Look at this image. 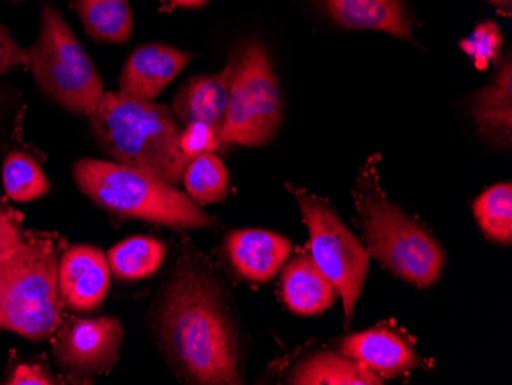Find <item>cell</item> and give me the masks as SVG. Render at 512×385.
Wrapping results in <instances>:
<instances>
[{"label": "cell", "instance_id": "6da1fadb", "mask_svg": "<svg viewBox=\"0 0 512 385\" xmlns=\"http://www.w3.org/2000/svg\"><path fill=\"white\" fill-rule=\"evenodd\" d=\"M158 332L184 381L243 384L237 332L220 287L206 272L178 270L161 301Z\"/></svg>", "mask_w": 512, "mask_h": 385}, {"label": "cell", "instance_id": "7a4b0ae2", "mask_svg": "<svg viewBox=\"0 0 512 385\" xmlns=\"http://www.w3.org/2000/svg\"><path fill=\"white\" fill-rule=\"evenodd\" d=\"M92 135L115 162L143 169L180 186L188 160L180 149V123L154 100L105 93L89 117Z\"/></svg>", "mask_w": 512, "mask_h": 385}, {"label": "cell", "instance_id": "3957f363", "mask_svg": "<svg viewBox=\"0 0 512 385\" xmlns=\"http://www.w3.org/2000/svg\"><path fill=\"white\" fill-rule=\"evenodd\" d=\"M73 177L86 197L123 217L172 229H204L215 221L177 186L143 169L82 158L74 165Z\"/></svg>", "mask_w": 512, "mask_h": 385}, {"label": "cell", "instance_id": "277c9868", "mask_svg": "<svg viewBox=\"0 0 512 385\" xmlns=\"http://www.w3.org/2000/svg\"><path fill=\"white\" fill-rule=\"evenodd\" d=\"M59 252L51 238L34 237L0 261V329L43 341L62 324Z\"/></svg>", "mask_w": 512, "mask_h": 385}, {"label": "cell", "instance_id": "5b68a950", "mask_svg": "<svg viewBox=\"0 0 512 385\" xmlns=\"http://www.w3.org/2000/svg\"><path fill=\"white\" fill-rule=\"evenodd\" d=\"M373 174L365 172L355 192L368 255L413 286H433L444 270V249L436 238L387 200Z\"/></svg>", "mask_w": 512, "mask_h": 385}, {"label": "cell", "instance_id": "8992f818", "mask_svg": "<svg viewBox=\"0 0 512 385\" xmlns=\"http://www.w3.org/2000/svg\"><path fill=\"white\" fill-rule=\"evenodd\" d=\"M27 56L46 96L76 116H92L105 94L102 77L65 17L51 5L43 7L39 37Z\"/></svg>", "mask_w": 512, "mask_h": 385}, {"label": "cell", "instance_id": "52a82bcc", "mask_svg": "<svg viewBox=\"0 0 512 385\" xmlns=\"http://www.w3.org/2000/svg\"><path fill=\"white\" fill-rule=\"evenodd\" d=\"M281 122L283 97L272 59L260 42L247 43L232 59L229 103L220 128L221 145H269Z\"/></svg>", "mask_w": 512, "mask_h": 385}, {"label": "cell", "instance_id": "ba28073f", "mask_svg": "<svg viewBox=\"0 0 512 385\" xmlns=\"http://www.w3.org/2000/svg\"><path fill=\"white\" fill-rule=\"evenodd\" d=\"M293 195L310 232V255L325 277L335 284L348 326L367 280L370 255L325 201L299 189Z\"/></svg>", "mask_w": 512, "mask_h": 385}, {"label": "cell", "instance_id": "9c48e42d", "mask_svg": "<svg viewBox=\"0 0 512 385\" xmlns=\"http://www.w3.org/2000/svg\"><path fill=\"white\" fill-rule=\"evenodd\" d=\"M122 321L115 316L71 318L60 324L53 353L59 366L77 378H92L111 372L119 361L125 336Z\"/></svg>", "mask_w": 512, "mask_h": 385}, {"label": "cell", "instance_id": "30bf717a", "mask_svg": "<svg viewBox=\"0 0 512 385\" xmlns=\"http://www.w3.org/2000/svg\"><path fill=\"white\" fill-rule=\"evenodd\" d=\"M108 257L99 247L74 246L59 258V290L63 304L76 312L102 306L109 292Z\"/></svg>", "mask_w": 512, "mask_h": 385}, {"label": "cell", "instance_id": "8fae6325", "mask_svg": "<svg viewBox=\"0 0 512 385\" xmlns=\"http://www.w3.org/2000/svg\"><path fill=\"white\" fill-rule=\"evenodd\" d=\"M191 60V54L163 43L142 45L123 66L120 93L135 99L155 100Z\"/></svg>", "mask_w": 512, "mask_h": 385}, {"label": "cell", "instance_id": "7c38bea8", "mask_svg": "<svg viewBox=\"0 0 512 385\" xmlns=\"http://www.w3.org/2000/svg\"><path fill=\"white\" fill-rule=\"evenodd\" d=\"M227 254L241 277L252 283L273 280L292 255L289 238L261 229H240L226 240Z\"/></svg>", "mask_w": 512, "mask_h": 385}, {"label": "cell", "instance_id": "4fadbf2b", "mask_svg": "<svg viewBox=\"0 0 512 385\" xmlns=\"http://www.w3.org/2000/svg\"><path fill=\"white\" fill-rule=\"evenodd\" d=\"M339 353L378 376H398L419 366V356L404 336L388 329H370L342 339Z\"/></svg>", "mask_w": 512, "mask_h": 385}, {"label": "cell", "instance_id": "5bb4252c", "mask_svg": "<svg viewBox=\"0 0 512 385\" xmlns=\"http://www.w3.org/2000/svg\"><path fill=\"white\" fill-rule=\"evenodd\" d=\"M336 24L352 30L381 31L402 40L413 39L411 17L404 0H319Z\"/></svg>", "mask_w": 512, "mask_h": 385}, {"label": "cell", "instance_id": "9a60e30c", "mask_svg": "<svg viewBox=\"0 0 512 385\" xmlns=\"http://www.w3.org/2000/svg\"><path fill=\"white\" fill-rule=\"evenodd\" d=\"M230 73L232 60L223 73L191 77L172 103L175 117L184 125L206 123L220 131L229 103Z\"/></svg>", "mask_w": 512, "mask_h": 385}, {"label": "cell", "instance_id": "2e32d148", "mask_svg": "<svg viewBox=\"0 0 512 385\" xmlns=\"http://www.w3.org/2000/svg\"><path fill=\"white\" fill-rule=\"evenodd\" d=\"M338 297L335 284L325 277L307 252L284 267L283 300L295 315H318L330 309Z\"/></svg>", "mask_w": 512, "mask_h": 385}, {"label": "cell", "instance_id": "e0dca14e", "mask_svg": "<svg viewBox=\"0 0 512 385\" xmlns=\"http://www.w3.org/2000/svg\"><path fill=\"white\" fill-rule=\"evenodd\" d=\"M473 116L483 137L499 146L512 140V65L506 60L491 85L476 94Z\"/></svg>", "mask_w": 512, "mask_h": 385}, {"label": "cell", "instance_id": "ac0fdd59", "mask_svg": "<svg viewBox=\"0 0 512 385\" xmlns=\"http://www.w3.org/2000/svg\"><path fill=\"white\" fill-rule=\"evenodd\" d=\"M71 8L88 36L97 42L120 45L129 42L134 33L129 0H73Z\"/></svg>", "mask_w": 512, "mask_h": 385}, {"label": "cell", "instance_id": "d6986e66", "mask_svg": "<svg viewBox=\"0 0 512 385\" xmlns=\"http://www.w3.org/2000/svg\"><path fill=\"white\" fill-rule=\"evenodd\" d=\"M287 381L296 385L384 384L381 376L365 369L359 362L332 352L318 353L301 362Z\"/></svg>", "mask_w": 512, "mask_h": 385}, {"label": "cell", "instance_id": "ffe728a7", "mask_svg": "<svg viewBox=\"0 0 512 385\" xmlns=\"http://www.w3.org/2000/svg\"><path fill=\"white\" fill-rule=\"evenodd\" d=\"M109 269L119 280H143L152 277L165 261L166 246L157 238H126L109 249Z\"/></svg>", "mask_w": 512, "mask_h": 385}, {"label": "cell", "instance_id": "44dd1931", "mask_svg": "<svg viewBox=\"0 0 512 385\" xmlns=\"http://www.w3.org/2000/svg\"><path fill=\"white\" fill-rule=\"evenodd\" d=\"M184 188L198 206L214 205L227 198L230 174L214 152L198 155L184 168Z\"/></svg>", "mask_w": 512, "mask_h": 385}, {"label": "cell", "instance_id": "7402d4cb", "mask_svg": "<svg viewBox=\"0 0 512 385\" xmlns=\"http://www.w3.org/2000/svg\"><path fill=\"white\" fill-rule=\"evenodd\" d=\"M474 217L486 237L494 243L511 244L512 241V186L499 183L486 189L476 198Z\"/></svg>", "mask_w": 512, "mask_h": 385}, {"label": "cell", "instance_id": "603a6c76", "mask_svg": "<svg viewBox=\"0 0 512 385\" xmlns=\"http://www.w3.org/2000/svg\"><path fill=\"white\" fill-rule=\"evenodd\" d=\"M5 192L11 200L30 203L50 191V181L39 163L27 152L13 151L4 163Z\"/></svg>", "mask_w": 512, "mask_h": 385}, {"label": "cell", "instance_id": "cb8c5ba5", "mask_svg": "<svg viewBox=\"0 0 512 385\" xmlns=\"http://www.w3.org/2000/svg\"><path fill=\"white\" fill-rule=\"evenodd\" d=\"M503 47V34L494 22L477 25L470 37L460 42L463 53L473 59L477 70L483 71L496 62Z\"/></svg>", "mask_w": 512, "mask_h": 385}, {"label": "cell", "instance_id": "d4e9b609", "mask_svg": "<svg viewBox=\"0 0 512 385\" xmlns=\"http://www.w3.org/2000/svg\"><path fill=\"white\" fill-rule=\"evenodd\" d=\"M220 148V131L214 126L206 123H189L181 131L180 149L188 163L198 155L217 152Z\"/></svg>", "mask_w": 512, "mask_h": 385}, {"label": "cell", "instance_id": "484cf974", "mask_svg": "<svg viewBox=\"0 0 512 385\" xmlns=\"http://www.w3.org/2000/svg\"><path fill=\"white\" fill-rule=\"evenodd\" d=\"M27 238L23 234L22 220L11 209L0 208V261L25 244Z\"/></svg>", "mask_w": 512, "mask_h": 385}, {"label": "cell", "instance_id": "4316f807", "mask_svg": "<svg viewBox=\"0 0 512 385\" xmlns=\"http://www.w3.org/2000/svg\"><path fill=\"white\" fill-rule=\"evenodd\" d=\"M7 384L13 385H53L59 384L50 370L40 364H20L11 373Z\"/></svg>", "mask_w": 512, "mask_h": 385}, {"label": "cell", "instance_id": "83f0119b", "mask_svg": "<svg viewBox=\"0 0 512 385\" xmlns=\"http://www.w3.org/2000/svg\"><path fill=\"white\" fill-rule=\"evenodd\" d=\"M25 63H28L27 53H23L16 40L0 28V76L17 70Z\"/></svg>", "mask_w": 512, "mask_h": 385}, {"label": "cell", "instance_id": "f1b7e54d", "mask_svg": "<svg viewBox=\"0 0 512 385\" xmlns=\"http://www.w3.org/2000/svg\"><path fill=\"white\" fill-rule=\"evenodd\" d=\"M171 2L181 8H200L209 4L211 0H171Z\"/></svg>", "mask_w": 512, "mask_h": 385}, {"label": "cell", "instance_id": "f546056e", "mask_svg": "<svg viewBox=\"0 0 512 385\" xmlns=\"http://www.w3.org/2000/svg\"><path fill=\"white\" fill-rule=\"evenodd\" d=\"M493 2H508V0H493Z\"/></svg>", "mask_w": 512, "mask_h": 385}, {"label": "cell", "instance_id": "4dcf8cb0", "mask_svg": "<svg viewBox=\"0 0 512 385\" xmlns=\"http://www.w3.org/2000/svg\"><path fill=\"white\" fill-rule=\"evenodd\" d=\"M13 2H23V0H13Z\"/></svg>", "mask_w": 512, "mask_h": 385}]
</instances>
